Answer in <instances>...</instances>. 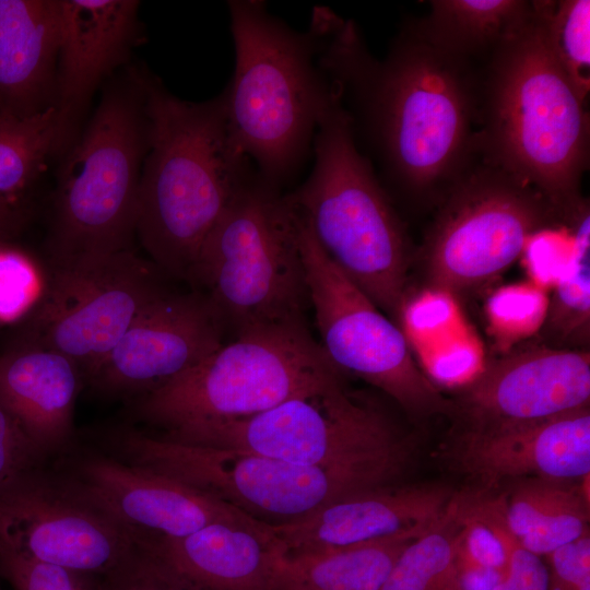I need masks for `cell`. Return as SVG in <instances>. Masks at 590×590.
Returning <instances> with one entry per match:
<instances>
[{
    "label": "cell",
    "instance_id": "1",
    "mask_svg": "<svg viewBox=\"0 0 590 590\" xmlns=\"http://www.w3.org/2000/svg\"><path fill=\"white\" fill-rule=\"evenodd\" d=\"M317 62L388 181L438 198L475 153L480 74L405 24L376 59L352 20L315 7Z\"/></svg>",
    "mask_w": 590,
    "mask_h": 590
},
{
    "label": "cell",
    "instance_id": "2",
    "mask_svg": "<svg viewBox=\"0 0 590 590\" xmlns=\"http://www.w3.org/2000/svg\"><path fill=\"white\" fill-rule=\"evenodd\" d=\"M149 121L135 233L163 273L189 280L201 249L256 174L235 143L221 96L196 103L134 72Z\"/></svg>",
    "mask_w": 590,
    "mask_h": 590
},
{
    "label": "cell",
    "instance_id": "3",
    "mask_svg": "<svg viewBox=\"0 0 590 590\" xmlns=\"http://www.w3.org/2000/svg\"><path fill=\"white\" fill-rule=\"evenodd\" d=\"M475 152L541 192L570 223L587 205L590 123L551 52L533 8L487 59L480 75Z\"/></svg>",
    "mask_w": 590,
    "mask_h": 590
},
{
    "label": "cell",
    "instance_id": "4",
    "mask_svg": "<svg viewBox=\"0 0 590 590\" xmlns=\"http://www.w3.org/2000/svg\"><path fill=\"white\" fill-rule=\"evenodd\" d=\"M227 8L235 69L220 94L226 122L257 173L281 190L306 162L335 92L308 30H293L264 1L231 0Z\"/></svg>",
    "mask_w": 590,
    "mask_h": 590
},
{
    "label": "cell",
    "instance_id": "5",
    "mask_svg": "<svg viewBox=\"0 0 590 590\" xmlns=\"http://www.w3.org/2000/svg\"><path fill=\"white\" fill-rule=\"evenodd\" d=\"M311 152L309 176L287 197L327 256L396 322L409 296L408 235L337 92Z\"/></svg>",
    "mask_w": 590,
    "mask_h": 590
},
{
    "label": "cell",
    "instance_id": "6",
    "mask_svg": "<svg viewBox=\"0 0 590 590\" xmlns=\"http://www.w3.org/2000/svg\"><path fill=\"white\" fill-rule=\"evenodd\" d=\"M188 281L233 338L305 323L309 300L287 194L256 172L206 238Z\"/></svg>",
    "mask_w": 590,
    "mask_h": 590
},
{
    "label": "cell",
    "instance_id": "7",
    "mask_svg": "<svg viewBox=\"0 0 590 590\" xmlns=\"http://www.w3.org/2000/svg\"><path fill=\"white\" fill-rule=\"evenodd\" d=\"M343 377L306 323L245 332L163 386L135 398L156 437L267 411Z\"/></svg>",
    "mask_w": 590,
    "mask_h": 590
},
{
    "label": "cell",
    "instance_id": "8",
    "mask_svg": "<svg viewBox=\"0 0 590 590\" xmlns=\"http://www.w3.org/2000/svg\"><path fill=\"white\" fill-rule=\"evenodd\" d=\"M134 74V73H133ZM105 92L59 168L50 253L54 264L131 250L149 146L140 85Z\"/></svg>",
    "mask_w": 590,
    "mask_h": 590
},
{
    "label": "cell",
    "instance_id": "9",
    "mask_svg": "<svg viewBox=\"0 0 590 590\" xmlns=\"http://www.w3.org/2000/svg\"><path fill=\"white\" fill-rule=\"evenodd\" d=\"M118 459L204 492L270 527L300 521L347 496L396 485L408 468L300 465L248 451L184 445L137 429L114 441Z\"/></svg>",
    "mask_w": 590,
    "mask_h": 590
},
{
    "label": "cell",
    "instance_id": "10",
    "mask_svg": "<svg viewBox=\"0 0 590 590\" xmlns=\"http://www.w3.org/2000/svg\"><path fill=\"white\" fill-rule=\"evenodd\" d=\"M162 439L326 468L409 467L413 456L410 437L378 405L347 390L343 377L261 413Z\"/></svg>",
    "mask_w": 590,
    "mask_h": 590
},
{
    "label": "cell",
    "instance_id": "11",
    "mask_svg": "<svg viewBox=\"0 0 590 590\" xmlns=\"http://www.w3.org/2000/svg\"><path fill=\"white\" fill-rule=\"evenodd\" d=\"M560 222L541 192L475 152L440 197L426 234L421 252L427 284L447 295L477 288Z\"/></svg>",
    "mask_w": 590,
    "mask_h": 590
},
{
    "label": "cell",
    "instance_id": "12",
    "mask_svg": "<svg viewBox=\"0 0 590 590\" xmlns=\"http://www.w3.org/2000/svg\"><path fill=\"white\" fill-rule=\"evenodd\" d=\"M295 212L318 343L331 364L378 388L413 418L449 415L450 400L420 368L401 328L335 266Z\"/></svg>",
    "mask_w": 590,
    "mask_h": 590
},
{
    "label": "cell",
    "instance_id": "13",
    "mask_svg": "<svg viewBox=\"0 0 590 590\" xmlns=\"http://www.w3.org/2000/svg\"><path fill=\"white\" fill-rule=\"evenodd\" d=\"M54 266L24 343L67 355L85 382L142 310L168 292L163 272L132 250Z\"/></svg>",
    "mask_w": 590,
    "mask_h": 590
},
{
    "label": "cell",
    "instance_id": "14",
    "mask_svg": "<svg viewBox=\"0 0 590 590\" xmlns=\"http://www.w3.org/2000/svg\"><path fill=\"white\" fill-rule=\"evenodd\" d=\"M0 540L35 559L103 576L143 541L63 474L40 468L0 492Z\"/></svg>",
    "mask_w": 590,
    "mask_h": 590
},
{
    "label": "cell",
    "instance_id": "15",
    "mask_svg": "<svg viewBox=\"0 0 590 590\" xmlns=\"http://www.w3.org/2000/svg\"><path fill=\"white\" fill-rule=\"evenodd\" d=\"M450 400L453 430L531 423L590 406L587 350L538 344L482 368Z\"/></svg>",
    "mask_w": 590,
    "mask_h": 590
},
{
    "label": "cell",
    "instance_id": "16",
    "mask_svg": "<svg viewBox=\"0 0 590 590\" xmlns=\"http://www.w3.org/2000/svg\"><path fill=\"white\" fill-rule=\"evenodd\" d=\"M199 293H166L134 319L86 381L99 393L141 397L198 364L224 341Z\"/></svg>",
    "mask_w": 590,
    "mask_h": 590
},
{
    "label": "cell",
    "instance_id": "17",
    "mask_svg": "<svg viewBox=\"0 0 590 590\" xmlns=\"http://www.w3.org/2000/svg\"><path fill=\"white\" fill-rule=\"evenodd\" d=\"M63 475L125 527L150 540L181 538L217 521L270 527L204 492L114 456L79 457Z\"/></svg>",
    "mask_w": 590,
    "mask_h": 590
},
{
    "label": "cell",
    "instance_id": "18",
    "mask_svg": "<svg viewBox=\"0 0 590 590\" xmlns=\"http://www.w3.org/2000/svg\"><path fill=\"white\" fill-rule=\"evenodd\" d=\"M447 456L487 488L526 477L580 482L590 474V406L531 423L453 430Z\"/></svg>",
    "mask_w": 590,
    "mask_h": 590
},
{
    "label": "cell",
    "instance_id": "19",
    "mask_svg": "<svg viewBox=\"0 0 590 590\" xmlns=\"http://www.w3.org/2000/svg\"><path fill=\"white\" fill-rule=\"evenodd\" d=\"M456 493L442 485H390L337 500L309 517L272 527L283 556L331 552L398 535H421Z\"/></svg>",
    "mask_w": 590,
    "mask_h": 590
},
{
    "label": "cell",
    "instance_id": "20",
    "mask_svg": "<svg viewBox=\"0 0 590 590\" xmlns=\"http://www.w3.org/2000/svg\"><path fill=\"white\" fill-rule=\"evenodd\" d=\"M60 43L55 102L72 143L76 122L99 83L139 39L134 0H59Z\"/></svg>",
    "mask_w": 590,
    "mask_h": 590
},
{
    "label": "cell",
    "instance_id": "21",
    "mask_svg": "<svg viewBox=\"0 0 590 590\" xmlns=\"http://www.w3.org/2000/svg\"><path fill=\"white\" fill-rule=\"evenodd\" d=\"M83 382L79 365L49 347L23 343L0 356V404L47 459L72 439Z\"/></svg>",
    "mask_w": 590,
    "mask_h": 590
},
{
    "label": "cell",
    "instance_id": "22",
    "mask_svg": "<svg viewBox=\"0 0 590 590\" xmlns=\"http://www.w3.org/2000/svg\"><path fill=\"white\" fill-rule=\"evenodd\" d=\"M154 542L205 590H274L280 583L282 553L272 527L217 521L181 538Z\"/></svg>",
    "mask_w": 590,
    "mask_h": 590
},
{
    "label": "cell",
    "instance_id": "23",
    "mask_svg": "<svg viewBox=\"0 0 590 590\" xmlns=\"http://www.w3.org/2000/svg\"><path fill=\"white\" fill-rule=\"evenodd\" d=\"M59 43V0H0V111L54 105Z\"/></svg>",
    "mask_w": 590,
    "mask_h": 590
},
{
    "label": "cell",
    "instance_id": "24",
    "mask_svg": "<svg viewBox=\"0 0 590 590\" xmlns=\"http://www.w3.org/2000/svg\"><path fill=\"white\" fill-rule=\"evenodd\" d=\"M429 7V14L416 22L422 34L442 51L472 64L474 57L489 58L523 24L532 1L434 0Z\"/></svg>",
    "mask_w": 590,
    "mask_h": 590
},
{
    "label": "cell",
    "instance_id": "25",
    "mask_svg": "<svg viewBox=\"0 0 590 590\" xmlns=\"http://www.w3.org/2000/svg\"><path fill=\"white\" fill-rule=\"evenodd\" d=\"M404 534L331 552L282 556L280 582L299 590H381L406 545Z\"/></svg>",
    "mask_w": 590,
    "mask_h": 590
},
{
    "label": "cell",
    "instance_id": "26",
    "mask_svg": "<svg viewBox=\"0 0 590 590\" xmlns=\"http://www.w3.org/2000/svg\"><path fill=\"white\" fill-rule=\"evenodd\" d=\"M70 145L55 104L30 115L0 111V206H13L48 156Z\"/></svg>",
    "mask_w": 590,
    "mask_h": 590
},
{
    "label": "cell",
    "instance_id": "27",
    "mask_svg": "<svg viewBox=\"0 0 590 590\" xmlns=\"http://www.w3.org/2000/svg\"><path fill=\"white\" fill-rule=\"evenodd\" d=\"M574 252L554 285L545 318L540 328L543 344L586 350L590 331V246L589 212L582 211L571 223Z\"/></svg>",
    "mask_w": 590,
    "mask_h": 590
},
{
    "label": "cell",
    "instance_id": "28",
    "mask_svg": "<svg viewBox=\"0 0 590 590\" xmlns=\"http://www.w3.org/2000/svg\"><path fill=\"white\" fill-rule=\"evenodd\" d=\"M461 494L445 515L402 551L381 590H460L457 545Z\"/></svg>",
    "mask_w": 590,
    "mask_h": 590
},
{
    "label": "cell",
    "instance_id": "29",
    "mask_svg": "<svg viewBox=\"0 0 590 590\" xmlns=\"http://www.w3.org/2000/svg\"><path fill=\"white\" fill-rule=\"evenodd\" d=\"M546 44L586 102L590 90V1H532Z\"/></svg>",
    "mask_w": 590,
    "mask_h": 590
},
{
    "label": "cell",
    "instance_id": "30",
    "mask_svg": "<svg viewBox=\"0 0 590 590\" xmlns=\"http://www.w3.org/2000/svg\"><path fill=\"white\" fill-rule=\"evenodd\" d=\"M588 479L577 483L542 477L517 480L503 495L505 520L511 534L520 539L558 512L589 504Z\"/></svg>",
    "mask_w": 590,
    "mask_h": 590
},
{
    "label": "cell",
    "instance_id": "31",
    "mask_svg": "<svg viewBox=\"0 0 590 590\" xmlns=\"http://www.w3.org/2000/svg\"><path fill=\"white\" fill-rule=\"evenodd\" d=\"M99 590H205L181 573L157 548L141 542L114 569L98 577Z\"/></svg>",
    "mask_w": 590,
    "mask_h": 590
},
{
    "label": "cell",
    "instance_id": "32",
    "mask_svg": "<svg viewBox=\"0 0 590 590\" xmlns=\"http://www.w3.org/2000/svg\"><path fill=\"white\" fill-rule=\"evenodd\" d=\"M0 577L13 590H99L97 576L35 559L1 540Z\"/></svg>",
    "mask_w": 590,
    "mask_h": 590
},
{
    "label": "cell",
    "instance_id": "33",
    "mask_svg": "<svg viewBox=\"0 0 590 590\" xmlns=\"http://www.w3.org/2000/svg\"><path fill=\"white\" fill-rule=\"evenodd\" d=\"M43 290L33 261L20 251L0 247V322H12L27 314Z\"/></svg>",
    "mask_w": 590,
    "mask_h": 590
},
{
    "label": "cell",
    "instance_id": "34",
    "mask_svg": "<svg viewBox=\"0 0 590 590\" xmlns=\"http://www.w3.org/2000/svg\"><path fill=\"white\" fill-rule=\"evenodd\" d=\"M46 460L20 423L0 404V492Z\"/></svg>",
    "mask_w": 590,
    "mask_h": 590
},
{
    "label": "cell",
    "instance_id": "35",
    "mask_svg": "<svg viewBox=\"0 0 590 590\" xmlns=\"http://www.w3.org/2000/svg\"><path fill=\"white\" fill-rule=\"evenodd\" d=\"M546 557L550 590H590L589 533Z\"/></svg>",
    "mask_w": 590,
    "mask_h": 590
},
{
    "label": "cell",
    "instance_id": "36",
    "mask_svg": "<svg viewBox=\"0 0 590 590\" xmlns=\"http://www.w3.org/2000/svg\"><path fill=\"white\" fill-rule=\"evenodd\" d=\"M507 576L516 590H550V573L546 563L524 548L511 534Z\"/></svg>",
    "mask_w": 590,
    "mask_h": 590
},
{
    "label": "cell",
    "instance_id": "37",
    "mask_svg": "<svg viewBox=\"0 0 590 590\" xmlns=\"http://www.w3.org/2000/svg\"><path fill=\"white\" fill-rule=\"evenodd\" d=\"M457 563L460 590H493L506 576V574L498 570L462 562L458 558Z\"/></svg>",
    "mask_w": 590,
    "mask_h": 590
},
{
    "label": "cell",
    "instance_id": "38",
    "mask_svg": "<svg viewBox=\"0 0 590 590\" xmlns=\"http://www.w3.org/2000/svg\"><path fill=\"white\" fill-rule=\"evenodd\" d=\"M16 212L13 206H0V244L12 231Z\"/></svg>",
    "mask_w": 590,
    "mask_h": 590
},
{
    "label": "cell",
    "instance_id": "39",
    "mask_svg": "<svg viewBox=\"0 0 590 590\" xmlns=\"http://www.w3.org/2000/svg\"><path fill=\"white\" fill-rule=\"evenodd\" d=\"M493 590H516L509 577L506 576L497 583Z\"/></svg>",
    "mask_w": 590,
    "mask_h": 590
},
{
    "label": "cell",
    "instance_id": "40",
    "mask_svg": "<svg viewBox=\"0 0 590 590\" xmlns=\"http://www.w3.org/2000/svg\"><path fill=\"white\" fill-rule=\"evenodd\" d=\"M274 590H299L295 587H292V586H288V585H285V583H282L280 582L279 586L274 589Z\"/></svg>",
    "mask_w": 590,
    "mask_h": 590
},
{
    "label": "cell",
    "instance_id": "41",
    "mask_svg": "<svg viewBox=\"0 0 590 590\" xmlns=\"http://www.w3.org/2000/svg\"><path fill=\"white\" fill-rule=\"evenodd\" d=\"M0 590H2L1 586H0Z\"/></svg>",
    "mask_w": 590,
    "mask_h": 590
}]
</instances>
